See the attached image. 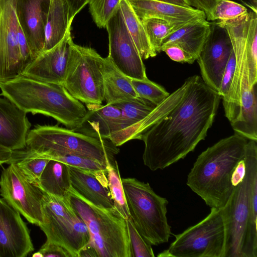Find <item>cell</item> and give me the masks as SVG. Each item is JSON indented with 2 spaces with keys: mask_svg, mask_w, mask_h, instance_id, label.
Masks as SVG:
<instances>
[{
  "mask_svg": "<svg viewBox=\"0 0 257 257\" xmlns=\"http://www.w3.org/2000/svg\"><path fill=\"white\" fill-rule=\"evenodd\" d=\"M180 102L143 135L144 165L163 170L184 158L205 139L217 112L219 94L198 75L186 80Z\"/></svg>",
  "mask_w": 257,
  "mask_h": 257,
  "instance_id": "obj_1",
  "label": "cell"
},
{
  "mask_svg": "<svg viewBox=\"0 0 257 257\" xmlns=\"http://www.w3.org/2000/svg\"><path fill=\"white\" fill-rule=\"evenodd\" d=\"M248 140L234 133L208 147L194 163L187 185L210 207L222 208L228 201L235 188L233 172L244 159Z\"/></svg>",
  "mask_w": 257,
  "mask_h": 257,
  "instance_id": "obj_2",
  "label": "cell"
},
{
  "mask_svg": "<svg viewBox=\"0 0 257 257\" xmlns=\"http://www.w3.org/2000/svg\"><path fill=\"white\" fill-rule=\"evenodd\" d=\"M245 174L224 207L225 257H257V141L248 140Z\"/></svg>",
  "mask_w": 257,
  "mask_h": 257,
  "instance_id": "obj_3",
  "label": "cell"
},
{
  "mask_svg": "<svg viewBox=\"0 0 257 257\" xmlns=\"http://www.w3.org/2000/svg\"><path fill=\"white\" fill-rule=\"evenodd\" d=\"M2 94L26 113L51 116L67 128L76 130L87 109L72 96L63 85L41 82L21 75L0 83Z\"/></svg>",
  "mask_w": 257,
  "mask_h": 257,
  "instance_id": "obj_4",
  "label": "cell"
},
{
  "mask_svg": "<svg viewBox=\"0 0 257 257\" xmlns=\"http://www.w3.org/2000/svg\"><path fill=\"white\" fill-rule=\"evenodd\" d=\"M108 140L93 137L58 125H37L28 133L26 147L19 150L18 160L47 159L59 154H75L106 165L113 162L119 150Z\"/></svg>",
  "mask_w": 257,
  "mask_h": 257,
  "instance_id": "obj_5",
  "label": "cell"
},
{
  "mask_svg": "<svg viewBox=\"0 0 257 257\" xmlns=\"http://www.w3.org/2000/svg\"><path fill=\"white\" fill-rule=\"evenodd\" d=\"M66 198L87 225L90 238L88 244L98 257H132L126 219L115 208L96 206L72 187Z\"/></svg>",
  "mask_w": 257,
  "mask_h": 257,
  "instance_id": "obj_6",
  "label": "cell"
},
{
  "mask_svg": "<svg viewBox=\"0 0 257 257\" xmlns=\"http://www.w3.org/2000/svg\"><path fill=\"white\" fill-rule=\"evenodd\" d=\"M121 180L129 214L139 233L151 245L168 242L172 234L167 217L168 201L148 183L135 178Z\"/></svg>",
  "mask_w": 257,
  "mask_h": 257,
  "instance_id": "obj_7",
  "label": "cell"
},
{
  "mask_svg": "<svg viewBox=\"0 0 257 257\" xmlns=\"http://www.w3.org/2000/svg\"><path fill=\"white\" fill-rule=\"evenodd\" d=\"M226 221L224 208H211L198 223L175 235L160 257H225Z\"/></svg>",
  "mask_w": 257,
  "mask_h": 257,
  "instance_id": "obj_8",
  "label": "cell"
},
{
  "mask_svg": "<svg viewBox=\"0 0 257 257\" xmlns=\"http://www.w3.org/2000/svg\"><path fill=\"white\" fill-rule=\"evenodd\" d=\"M42 206L43 221L39 226L46 236V241L61 246L72 257H78L90 239L83 219L66 198L44 193Z\"/></svg>",
  "mask_w": 257,
  "mask_h": 257,
  "instance_id": "obj_9",
  "label": "cell"
},
{
  "mask_svg": "<svg viewBox=\"0 0 257 257\" xmlns=\"http://www.w3.org/2000/svg\"><path fill=\"white\" fill-rule=\"evenodd\" d=\"M103 58L94 49L70 41V51L63 85L75 99L86 106L102 104L104 85Z\"/></svg>",
  "mask_w": 257,
  "mask_h": 257,
  "instance_id": "obj_10",
  "label": "cell"
},
{
  "mask_svg": "<svg viewBox=\"0 0 257 257\" xmlns=\"http://www.w3.org/2000/svg\"><path fill=\"white\" fill-rule=\"evenodd\" d=\"M1 195L30 223L39 226L43 221L42 201L44 192L30 182L15 162L2 171Z\"/></svg>",
  "mask_w": 257,
  "mask_h": 257,
  "instance_id": "obj_11",
  "label": "cell"
},
{
  "mask_svg": "<svg viewBox=\"0 0 257 257\" xmlns=\"http://www.w3.org/2000/svg\"><path fill=\"white\" fill-rule=\"evenodd\" d=\"M109 54L111 62L122 74L132 79L147 80L145 66L128 32L119 9L107 22Z\"/></svg>",
  "mask_w": 257,
  "mask_h": 257,
  "instance_id": "obj_12",
  "label": "cell"
},
{
  "mask_svg": "<svg viewBox=\"0 0 257 257\" xmlns=\"http://www.w3.org/2000/svg\"><path fill=\"white\" fill-rule=\"evenodd\" d=\"M232 50L231 40L226 29L218 22H210V32L196 60L202 79L218 93Z\"/></svg>",
  "mask_w": 257,
  "mask_h": 257,
  "instance_id": "obj_13",
  "label": "cell"
},
{
  "mask_svg": "<svg viewBox=\"0 0 257 257\" xmlns=\"http://www.w3.org/2000/svg\"><path fill=\"white\" fill-rule=\"evenodd\" d=\"M16 0H0V83L21 76L26 68L19 44Z\"/></svg>",
  "mask_w": 257,
  "mask_h": 257,
  "instance_id": "obj_14",
  "label": "cell"
},
{
  "mask_svg": "<svg viewBox=\"0 0 257 257\" xmlns=\"http://www.w3.org/2000/svg\"><path fill=\"white\" fill-rule=\"evenodd\" d=\"M20 213L0 198V257H25L34 250Z\"/></svg>",
  "mask_w": 257,
  "mask_h": 257,
  "instance_id": "obj_15",
  "label": "cell"
},
{
  "mask_svg": "<svg viewBox=\"0 0 257 257\" xmlns=\"http://www.w3.org/2000/svg\"><path fill=\"white\" fill-rule=\"evenodd\" d=\"M71 27L59 43L42 52L26 67L21 75L43 82L63 85L72 39Z\"/></svg>",
  "mask_w": 257,
  "mask_h": 257,
  "instance_id": "obj_16",
  "label": "cell"
},
{
  "mask_svg": "<svg viewBox=\"0 0 257 257\" xmlns=\"http://www.w3.org/2000/svg\"><path fill=\"white\" fill-rule=\"evenodd\" d=\"M50 0H16L18 23L25 36L32 61L43 51Z\"/></svg>",
  "mask_w": 257,
  "mask_h": 257,
  "instance_id": "obj_17",
  "label": "cell"
},
{
  "mask_svg": "<svg viewBox=\"0 0 257 257\" xmlns=\"http://www.w3.org/2000/svg\"><path fill=\"white\" fill-rule=\"evenodd\" d=\"M26 113L14 102L0 94V145L10 150L26 147V138L31 126Z\"/></svg>",
  "mask_w": 257,
  "mask_h": 257,
  "instance_id": "obj_18",
  "label": "cell"
},
{
  "mask_svg": "<svg viewBox=\"0 0 257 257\" xmlns=\"http://www.w3.org/2000/svg\"><path fill=\"white\" fill-rule=\"evenodd\" d=\"M113 105L120 109L121 118L120 130L111 143L118 147L130 140H141L149 128L146 118L156 106L140 97Z\"/></svg>",
  "mask_w": 257,
  "mask_h": 257,
  "instance_id": "obj_19",
  "label": "cell"
},
{
  "mask_svg": "<svg viewBox=\"0 0 257 257\" xmlns=\"http://www.w3.org/2000/svg\"><path fill=\"white\" fill-rule=\"evenodd\" d=\"M72 188L94 205L114 209L107 186L106 171L92 172L69 166Z\"/></svg>",
  "mask_w": 257,
  "mask_h": 257,
  "instance_id": "obj_20",
  "label": "cell"
},
{
  "mask_svg": "<svg viewBox=\"0 0 257 257\" xmlns=\"http://www.w3.org/2000/svg\"><path fill=\"white\" fill-rule=\"evenodd\" d=\"M141 19L159 18L177 25L206 19L205 13L192 7H186L155 0L128 1Z\"/></svg>",
  "mask_w": 257,
  "mask_h": 257,
  "instance_id": "obj_21",
  "label": "cell"
},
{
  "mask_svg": "<svg viewBox=\"0 0 257 257\" xmlns=\"http://www.w3.org/2000/svg\"><path fill=\"white\" fill-rule=\"evenodd\" d=\"M86 108V116L80 127L75 131L111 142L120 130V109L113 104H107L88 106Z\"/></svg>",
  "mask_w": 257,
  "mask_h": 257,
  "instance_id": "obj_22",
  "label": "cell"
},
{
  "mask_svg": "<svg viewBox=\"0 0 257 257\" xmlns=\"http://www.w3.org/2000/svg\"><path fill=\"white\" fill-rule=\"evenodd\" d=\"M209 32L210 22L206 19L187 23L163 40L160 52L166 47L175 45L191 54L196 60Z\"/></svg>",
  "mask_w": 257,
  "mask_h": 257,
  "instance_id": "obj_23",
  "label": "cell"
},
{
  "mask_svg": "<svg viewBox=\"0 0 257 257\" xmlns=\"http://www.w3.org/2000/svg\"><path fill=\"white\" fill-rule=\"evenodd\" d=\"M101 71L103 79L104 100L107 104L139 97L131 84L130 78L116 69L108 56L103 58Z\"/></svg>",
  "mask_w": 257,
  "mask_h": 257,
  "instance_id": "obj_24",
  "label": "cell"
},
{
  "mask_svg": "<svg viewBox=\"0 0 257 257\" xmlns=\"http://www.w3.org/2000/svg\"><path fill=\"white\" fill-rule=\"evenodd\" d=\"M74 18L67 0H50L43 52L52 48L63 39Z\"/></svg>",
  "mask_w": 257,
  "mask_h": 257,
  "instance_id": "obj_25",
  "label": "cell"
},
{
  "mask_svg": "<svg viewBox=\"0 0 257 257\" xmlns=\"http://www.w3.org/2000/svg\"><path fill=\"white\" fill-rule=\"evenodd\" d=\"M37 186L44 193L60 198H66L71 188L69 166L49 160Z\"/></svg>",
  "mask_w": 257,
  "mask_h": 257,
  "instance_id": "obj_26",
  "label": "cell"
},
{
  "mask_svg": "<svg viewBox=\"0 0 257 257\" xmlns=\"http://www.w3.org/2000/svg\"><path fill=\"white\" fill-rule=\"evenodd\" d=\"M119 10L128 32L143 60L157 54L152 50L141 20L136 14L129 2L121 0Z\"/></svg>",
  "mask_w": 257,
  "mask_h": 257,
  "instance_id": "obj_27",
  "label": "cell"
},
{
  "mask_svg": "<svg viewBox=\"0 0 257 257\" xmlns=\"http://www.w3.org/2000/svg\"><path fill=\"white\" fill-rule=\"evenodd\" d=\"M107 186L114 203V208L124 218L130 217L124 191L116 161L106 164Z\"/></svg>",
  "mask_w": 257,
  "mask_h": 257,
  "instance_id": "obj_28",
  "label": "cell"
},
{
  "mask_svg": "<svg viewBox=\"0 0 257 257\" xmlns=\"http://www.w3.org/2000/svg\"><path fill=\"white\" fill-rule=\"evenodd\" d=\"M141 21L150 46L157 54L160 53L163 40L172 32L185 24L177 25L155 18L143 19Z\"/></svg>",
  "mask_w": 257,
  "mask_h": 257,
  "instance_id": "obj_29",
  "label": "cell"
},
{
  "mask_svg": "<svg viewBox=\"0 0 257 257\" xmlns=\"http://www.w3.org/2000/svg\"><path fill=\"white\" fill-rule=\"evenodd\" d=\"M131 84L139 97L157 106L170 93L161 85L150 80L130 78Z\"/></svg>",
  "mask_w": 257,
  "mask_h": 257,
  "instance_id": "obj_30",
  "label": "cell"
},
{
  "mask_svg": "<svg viewBox=\"0 0 257 257\" xmlns=\"http://www.w3.org/2000/svg\"><path fill=\"white\" fill-rule=\"evenodd\" d=\"M121 0H88L92 19L99 28H105L109 20L118 11Z\"/></svg>",
  "mask_w": 257,
  "mask_h": 257,
  "instance_id": "obj_31",
  "label": "cell"
},
{
  "mask_svg": "<svg viewBox=\"0 0 257 257\" xmlns=\"http://www.w3.org/2000/svg\"><path fill=\"white\" fill-rule=\"evenodd\" d=\"M248 12L243 5L230 0H220L214 6L209 17V21H227L235 19Z\"/></svg>",
  "mask_w": 257,
  "mask_h": 257,
  "instance_id": "obj_32",
  "label": "cell"
},
{
  "mask_svg": "<svg viewBox=\"0 0 257 257\" xmlns=\"http://www.w3.org/2000/svg\"><path fill=\"white\" fill-rule=\"evenodd\" d=\"M48 159L57 161L70 167L92 172L106 171V165L92 159L75 154L55 155L49 157Z\"/></svg>",
  "mask_w": 257,
  "mask_h": 257,
  "instance_id": "obj_33",
  "label": "cell"
},
{
  "mask_svg": "<svg viewBox=\"0 0 257 257\" xmlns=\"http://www.w3.org/2000/svg\"><path fill=\"white\" fill-rule=\"evenodd\" d=\"M126 223L132 252V257H154L152 245L148 243L136 229L131 218Z\"/></svg>",
  "mask_w": 257,
  "mask_h": 257,
  "instance_id": "obj_34",
  "label": "cell"
},
{
  "mask_svg": "<svg viewBox=\"0 0 257 257\" xmlns=\"http://www.w3.org/2000/svg\"><path fill=\"white\" fill-rule=\"evenodd\" d=\"M49 161L44 158H26L15 163L28 181L37 186L38 180Z\"/></svg>",
  "mask_w": 257,
  "mask_h": 257,
  "instance_id": "obj_35",
  "label": "cell"
},
{
  "mask_svg": "<svg viewBox=\"0 0 257 257\" xmlns=\"http://www.w3.org/2000/svg\"><path fill=\"white\" fill-rule=\"evenodd\" d=\"M235 68V59L232 50L223 72L218 92L222 100L225 99L228 95L233 78Z\"/></svg>",
  "mask_w": 257,
  "mask_h": 257,
  "instance_id": "obj_36",
  "label": "cell"
},
{
  "mask_svg": "<svg viewBox=\"0 0 257 257\" xmlns=\"http://www.w3.org/2000/svg\"><path fill=\"white\" fill-rule=\"evenodd\" d=\"M172 60L180 63L192 64L196 59L189 53L175 45H171L165 48L163 51Z\"/></svg>",
  "mask_w": 257,
  "mask_h": 257,
  "instance_id": "obj_37",
  "label": "cell"
},
{
  "mask_svg": "<svg viewBox=\"0 0 257 257\" xmlns=\"http://www.w3.org/2000/svg\"><path fill=\"white\" fill-rule=\"evenodd\" d=\"M39 251L42 257H72L70 253L61 246L47 241Z\"/></svg>",
  "mask_w": 257,
  "mask_h": 257,
  "instance_id": "obj_38",
  "label": "cell"
},
{
  "mask_svg": "<svg viewBox=\"0 0 257 257\" xmlns=\"http://www.w3.org/2000/svg\"><path fill=\"white\" fill-rule=\"evenodd\" d=\"M220 0H189L191 6L203 11L207 19L209 17L212 10Z\"/></svg>",
  "mask_w": 257,
  "mask_h": 257,
  "instance_id": "obj_39",
  "label": "cell"
},
{
  "mask_svg": "<svg viewBox=\"0 0 257 257\" xmlns=\"http://www.w3.org/2000/svg\"><path fill=\"white\" fill-rule=\"evenodd\" d=\"M245 164L244 159L238 163L233 172L231 183L234 187L237 185L243 179L245 174Z\"/></svg>",
  "mask_w": 257,
  "mask_h": 257,
  "instance_id": "obj_40",
  "label": "cell"
},
{
  "mask_svg": "<svg viewBox=\"0 0 257 257\" xmlns=\"http://www.w3.org/2000/svg\"><path fill=\"white\" fill-rule=\"evenodd\" d=\"M16 151L10 150L0 145V165L4 163L10 164L15 159Z\"/></svg>",
  "mask_w": 257,
  "mask_h": 257,
  "instance_id": "obj_41",
  "label": "cell"
},
{
  "mask_svg": "<svg viewBox=\"0 0 257 257\" xmlns=\"http://www.w3.org/2000/svg\"><path fill=\"white\" fill-rule=\"evenodd\" d=\"M70 5L72 16L77 14L87 4L88 0H67Z\"/></svg>",
  "mask_w": 257,
  "mask_h": 257,
  "instance_id": "obj_42",
  "label": "cell"
},
{
  "mask_svg": "<svg viewBox=\"0 0 257 257\" xmlns=\"http://www.w3.org/2000/svg\"><path fill=\"white\" fill-rule=\"evenodd\" d=\"M98 257L95 249L89 244L86 245L80 251L78 257Z\"/></svg>",
  "mask_w": 257,
  "mask_h": 257,
  "instance_id": "obj_43",
  "label": "cell"
},
{
  "mask_svg": "<svg viewBox=\"0 0 257 257\" xmlns=\"http://www.w3.org/2000/svg\"><path fill=\"white\" fill-rule=\"evenodd\" d=\"M160 2H163L170 3L176 5L181 6L183 7H191V4L188 0H155Z\"/></svg>",
  "mask_w": 257,
  "mask_h": 257,
  "instance_id": "obj_44",
  "label": "cell"
},
{
  "mask_svg": "<svg viewBox=\"0 0 257 257\" xmlns=\"http://www.w3.org/2000/svg\"><path fill=\"white\" fill-rule=\"evenodd\" d=\"M251 3V10L256 12V0H249Z\"/></svg>",
  "mask_w": 257,
  "mask_h": 257,
  "instance_id": "obj_45",
  "label": "cell"
},
{
  "mask_svg": "<svg viewBox=\"0 0 257 257\" xmlns=\"http://www.w3.org/2000/svg\"><path fill=\"white\" fill-rule=\"evenodd\" d=\"M32 256L34 257H42L41 253L39 251L34 253Z\"/></svg>",
  "mask_w": 257,
  "mask_h": 257,
  "instance_id": "obj_46",
  "label": "cell"
},
{
  "mask_svg": "<svg viewBox=\"0 0 257 257\" xmlns=\"http://www.w3.org/2000/svg\"><path fill=\"white\" fill-rule=\"evenodd\" d=\"M126 1H130V0H126Z\"/></svg>",
  "mask_w": 257,
  "mask_h": 257,
  "instance_id": "obj_47",
  "label": "cell"
},
{
  "mask_svg": "<svg viewBox=\"0 0 257 257\" xmlns=\"http://www.w3.org/2000/svg\"><path fill=\"white\" fill-rule=\"evenodd\" d=\"M188 1H189V0H188Z\"/></svg>",
  "mask_w": 257,
  "mask_h": 257,
  "instance_id": "obj_48",
  "label": "cell"
}]
</instances>
